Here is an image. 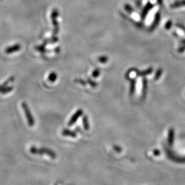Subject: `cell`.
<instances>
[{
    "label": "cell",
    "mask_w": 185,
    "mask_h": 185,
    "mask_svg": "<svg viewBox=\"0 0 185 185\" xmlns=\"http://www.w3.org/2000/svg\"><path fill=\"white\" fill-rule=\"evenodd\" d=\"M46 46L45 45H42L38 46H36L35 47V49L37 50V51L41 52V54H45L46 52V50L45 48Z\"/></svg>",
    "instance_id": "14"
},
{
    "label": "cell",
    "mask_w": 185,
    "mask_h": 185,
    "mask_svg": "<svg viewBox=\"0 0 185 185\" xmlns=\"http://www.w3.org/2000/svg\"><path fill=\"white\" fill-rule=\"evenodd\" d=\"M82 122H83L84 129L86 131L89 130V122H88V118L86 115L84 116Z\"/></svg>",
    "instance_id": "12"
},
{
    "label": "cell",
    "mask_w": 185,
    "mask_h": 185,
    "mask_svg": "<svg viewBox=\"0 0 185 185\" xmlns=\"http://www.w3.org/2000/svg\"><path fill=\"white\" fill-rule=\"evenodd\" d=\"M154 7V6L150 2H148V4L146 5V6L144 7V8L143 10L141 15V17L142 19H144L146 18L147 15L148 14V12L150 11V10L152 9L153 7Z\"/></svg>",
    "instance_id": "7"
},
{
    "label": "cell",
    "mask_w": 185,
    "mask_h": 185,
    "mask_svg": "<svg viewBox=\"0 0 185 185\" xmlns=\"http://www.w3.org/2000/svg\"><path fill=\"white\" fill-rule=\"evenodd\" d=\"M108 60L107 57L106 56H100L98 58V61L99 62H101V63H105Z\"/></svg>",
    "instance_id": "18"
},
{
    "label": "cell",
    "mask_w": 185,
    "mask_h": 185,
    "mask_svg": "<svg viewBox=\"0 0 185 185\" xmlns=\"http://www.w3.org/2000/svg\"><path fill=\"white\" fill-rule=\"evenodd\" d=\"M59 16V11L58 10L56 9H54L52 10L50 17H51V20H52V25L54 27V36H55L56 35H57L58 34L59 32V24H58V18Z\"/></svg>",
    "instance_id": "3"
},
{
    "label": "cell",
    "mask_w": 185,
    "mask_h": 185,
    "mask_svg": "<svg viewBox=\"0 0 185 185\" xmlns=\"http://www.w3.org/2000/svg\"><path fill=\"white\" fill-rule=\"evenodd\" d=\"M74 82H76V83H78V84H80L83 86H86L88 82H86L84 80L82 79H75L74 80Z\"/></svg>",
    "instance_id": "16"
},
{
    "label": "cell",
    "mask_w": 185,
    "mask_h": 185,
    "mask_svg": "<svg viewBox=\"0 0 185 185\" xmlns=\"http://www.w3.org/2000/svg\"><path fill=\"white\" fill-rule=\"evenodd\" d=\"M21 45L20 44H16L11 46L8 47L5 50V53L7 54H11L17 52L21 49Z\"/></svg>",
    "instance_id": "5"
},
{
    "label": "cell",
    "mask_w": 185,
    "mask_h": 185,
    "mask_svg": "<svg viewBox=\"0 0 185 185\" xmlns=\"http://www.w3.org/2000/svg\"><path fill=\"white\" fill-rule=\"evenodd\" d=\"M100 73V71L99 69H96V70H95L93 71V77H97L99 75Z\"/></svg>",
    "instance_id": "20"
},
{
    "label": "cell",
    "mask_w": 185,
    "mask_h": 185,
    "mask_svg": "<svg viewBox=\"0 0 185 185\" xmlns=\"http://www.w3.org/2000/svg\"><path fill=\"white\" fill-rule=\"evenodd\" d=\"M182 6H185V0H182V1H180L178 2H174L173 4H172L170 6V7L171 9H177Z\"/></svg>",
    "instance_id": "10"
},
{
    "label": "cell",
    "mask_w": 185,
    "mask_h": 185,
    "mask_svg": "<svg viewBox=\"0 0 185 185\" xmlns=\"http://www.w3.org/2000/svg\"><path fill=\"white\" fill-rule=\"evenodd\" d=\"M15 76H13V75H12V76L10 77L6 81H5L4 83H2V84L0 85V91H1L3 88H4L5 87L7 86V85L9 84L10 83L14 82V81H15Z\"/></svg>",
    "instance_id": "9"
},
{
    "label": "cell",
    "mask_w": 185,
    "mask_h": 185,
    "mask_svg": "<svg viewBox=\"0 0 185 185\" xmlns=\"http://www.w3.org/2000/svg\"><path fill=\"white\" fill-rule=\"evenodd\" d=\"M57 78H58V75L55 72H52L49 75L48 80H49V82H50L52 83H54L56 80Z\"/></svg>",
    "instance_id": "11"
},
{
    "label": "cell",
    "mask_w": 185,
    "mask_h": 185,
    "mask_svg": "<svg viewBox=\"0 0 185 185\" xmlns=\"http://www.w3.org/2000/svg\"><path fill=\"white\" fill-rule=\"evenodd\" d=\"M62 134L63 136L65 137H70L72 138H75L77 137V133L73 131L68 130V129H64L62 131Z\"/></svg>",
    "instance_id": "8"
},
{
    "label": "cell",
    "mask_w": 185,
    "mask_h": 185,
    "mask_svg": "<svg viewBox=\"0 0 185 185\" xmlns=\"http://www.w3.org/2000/svg\"><path fill=\"white\" fill-rule=\"evenodd\" d=\"M30 152L33 155H47L52 159H56V155L54 151L46 148H37L35 146H32L30 148Z\"/></svg>",
    "instance_id": "1"
},
{
    "label": "cell",
    "mask_w": 185,
    "mask_h": 185,
    "mask_svg": "<svg viewBox=\"0 0 185 185\" xmlns=\"http://www.w3.org/2000/svg\"><path fill=\"white\" fill-rule=\"evenodd\" d=\"M83 113H84V110L82 109H78L77 111L75 112V113L73 115V116L69 120L68 125L69 127L73 125L74 123L79 119V118L83 115Z\"/></svg>",
    "instance_id": "4"
},
{
    "label": "cell",
    "mask_w": 185,
    "mask_h": 185,
    "mask_svg": "<svg viewBox=\"0 0 185 185\" xmlns=\"http://www.w3.org/2000/svg\"><path fill=\"white\" fill-rule=\"evenodd\" d=\"M183 43H185V40H183Z\"/></svg>",
    "instance_id": "22"
},
{
    "label": "cell",
    "mask_w": 185,
    "mask_h": 185,
    "mask_svg": "<svg viewBox=\"0 0 185 185\" xmlns=\"http://www.w3.org/2000/svg\"><path fill=\"white\" fill-rule=\"evenodd\" d=\"M124 8L125 10L130 14H131L133 11H134V10L132 8V7L130 6V4H125L124 6Z\"/></svg>",
    "instance_id": "15"
},
{
    "label": "cell",
    "mask_w": 185,
    "mask_h": 185,
    "mask_svg": "<svg viewBox=\"0 0 185 185\" xmlns=\"http://www.w3.org/2000/svg\"><path fill=\"white\" fill-rule=\"evenodd\" d=\"M176 27H177L178 28H180V29H181L183 32H185V26H183V25H182V24H176Z\"/></svg>",
    "instance_id": "21"
},
{
    "label": "cell",
    "mask_w": 185,
    "mask_h": 185,
    "mask_svg": "<svg viewBox=\"0 0 185 185\" xmlns=\"http://www.w3.org/2000/svg\"><path fill=\"white\" fill-rule=\"evenodd\" d=\"M13 90V86H6L0 91V93L2 94H6V93L11 92Z\"/></svg>",
    "instance_id": "13"
},
{
    "label": "cell",
    "mask_w": 185,
    "mask_h": 185,
    "mask_svg": "<svg viewBox=\"0 0 185 185\" xmlns=\"http://www.w3.org/2000/svg\"><path fill=\"white\" fill-rule=\"evenodd\" d=\"M87 82L93 88H95V87H96L97 86V84L96 82L92 81L90 78H88V82Z\"/></svg>",
    "instance_id": "19"
},
{
    "label": "cell",
    "mask_w": 185,
    "mask_h": 185,
    "mask_svg": "<svg viewBox=\"0 0 185 185\" xmlns=\"http://www.w3.org/2000/svg\"><path fill=\"white\" fill-rule=\"evenodd\" d=\"M172 25H173V22H172L171 20H170L167 21V23L166 24V25H165V28H166V29H167V30H169V29H170V28H171Z\"/></svg>",
    "instance_id": "17"
},
{
    "label": "cell",
    "mask_w": 185,
    "mask_h": 185,
    "mask_svg": "<svg viewBox=\"0 0 185 185\" xmlns=\"http://www.w3.org/2000/svg\"><path fill=\"white\" fill-rule=\"evenodd\" d=\"M160 19H161V13L159 11H157L156 15H155L154 20L153 21V23H152V24L151 25V26L150 27V30L151 31L155 30L156 28L157 27V25L159 24Z\"/></svg>",
    "instance_id": "6"
},
{
    "label": "cell",
    "mask_w": 185,
    "mask_h": 185,
    "mask_svg": "<svg viewBox=\"0 0 185 185\" xmlns=\"http://www.w3.org/2000/svg\"><path fill=\"white\" fill-rule=\"evenodd\" d=\"M22 107L25 112V116L28 122V125L31 127H33L35 125V120L34 116L31 113V111L28 107V104L25 102H23L22 103Z\"/></svg>",
    "instance_id": "2"
}]
</instances>
